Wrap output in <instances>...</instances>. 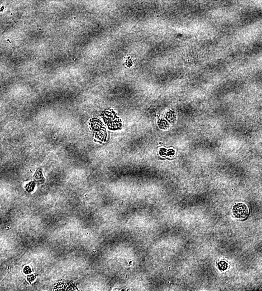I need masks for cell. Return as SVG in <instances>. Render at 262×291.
Returning a JSON list of instances; mask_svg holds the SVG:
<instances>
[{
  "mask_svg": "<svg viewBox=\"0 0 262 291\" xmlns=\"http://www.w3.org/2000/svg\"><path fill=\"white\" fill-rule=\"evenodd\" d=\"M218 269L221 270H225L228 267V264L225 261H221L218 263Z\"/></svg>",
  "mask_w": 262,
  "mask_h": 291,
  "instance_id": "cell-3",
  "label": "cell"
},
{
  "mask_svg": "<svg viewBox=\"0 0 262 291\" xmlns=\"http://www.w3.org/2000/svg\"><path fill=\"white\" fill-rule=\"evenodd\" d=\"M24 273L25 274H29L31 272V270L30 269V268L29 267H25L24 269Z\"/></svg>",
  "mask_w": 262,
  "mask_h": 291,
  "instance_id": "cell-5",
  "label": "cell"
},
{
  "mask_svg": "<svg viewBox=\"0 0 262 291\" xmlns=\"http://www.w3.org/2000/svg\"><path fill=\"white\" fill-rule=\"evenodd\" d=\"M27 278V280H28V281H29V282H32V281H34V279H35V277H34V275H29V276H28Z\"/></svg>",
  "mask_w": 262,
  "mask_h": 291,
  "instance_id": "cell-6",
  "label": "cell"
},
{
  "mask_svg": "<svg viewBox=\"0 0 262 291\" xmlns=\"http://www.w3.org/2000/svg\"><path fill=\"white\" fill-rule=\"evenodd\" d=\"M34 188H35V184L34 182H30L25 186L26 190L28 192H32L34 189Z\"/></svg>",
  "mask_w": 262,
  "mask_h": 291,
  "instance_id": "cell-4",
  "label": "cell"
},
{
  "mask_svg": "<svg viewBox=\"0 0 262 291\" xmlns=\"http://www.w3.org/2000/svg\"><path fill=\"white\" fill-rule=\"evenodd\" d=\"M34 180L38 184H41L44 182V179L42 175L41 170L38 169L34 175Z\"/></svg>",
  "mask_w": 262,
  "mask_h": 291,
  "instance_id": "cell-2",
  "label": "cell"
},
{
  "mask_svg": "<svg viewBox=\"0 0 262 291\" xmlns=\"http://www.w3.org/2000/svg\"><path fill=\"white\" fill-rule=\"evenodd\" d=\"M232 212L234 216L240 219H245L249 215L248 208L243 203H238L235 205Z\"/></svg>",
  "mask_w": 262,
  "mask_h": 291,
  "instance_id": "cell-1",
  "label": "cell"
}]
</instances>
